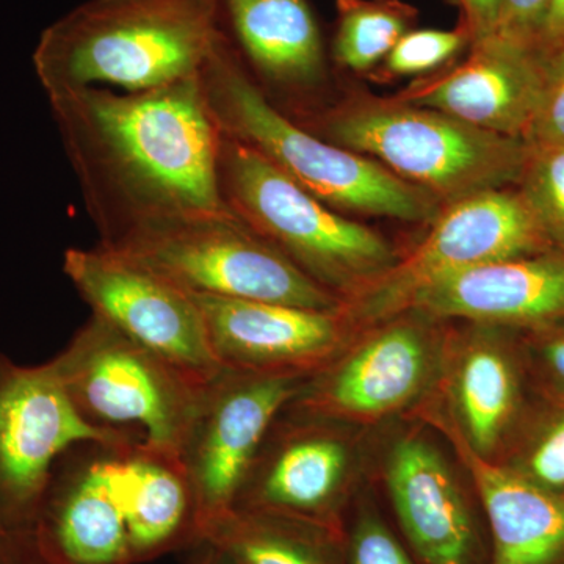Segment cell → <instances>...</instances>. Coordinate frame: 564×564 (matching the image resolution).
Returning <instances> with one entry per match:
<instances>
[{
  "label": "cell",
  "instance_id": "obj_1",
  "mask_svg": "<svg viewBox=\"0 0 564 564\" xmlns=\"http://www.w3.org/2000/svg\"><path fill=\"white\" fill-rule=\"evenodd\" d=\"M47 101L99 243L154 218L229 210L218 181L223 133L198 76Z\"/></svg>",
  "mask_w": 564,
  "mask_h": 564
},
{
  "label": "cell",
  "instance_id": "obj_2",
  "mask_svg": "<svg viewBox=\"0 0 564 564\" xmlns=\"http://www.w3.org/2000/svg\"><path fill=\"white\" fill-rule=\"evenodd\" d=\"M221 9L223 0H87L41 33L33 68L47 98L191 79L225 31Z\"/></svg>",
  "mask_w": 564,
  "mask_h": 564
},
{
  "label": "cell",
  "instance_id": "obj_3",
  "mask_svg": "<svg viewBox=\"0 0 564 564\" xmlns=\"http://www.w3.org/2000/svg\"><path fill=\"white\" fill-rule=\"evenodd\" d=\"M198 77L223 135L261 154L333 209L402 221H433L443 209L430 193L278 110L252 80L226 31Z\"/></svg>",
  "mask_w": 564,
  "mask_h": 564
},
{
  "label": "cell",
  "instance_id": "obj_4",
  "mask_svg": "<svg viewBox=\"0 0 564 564\" xmlns=\"http://www.w3.org/2000/svg\"><path fill=\"white\" fill-rule=\"evenodd\" d=\"M383 165L443 206L519 185L529 141L467 124L440 110L372 95L348 96L302 124Z\"/></svg>",
  "mask_w": 564,
  "mask_h": 564
},
{
  "label": "cell",
  "instance_id": "obj_5",
  "mask_svg": "<svg viewBox=\"0 0 564 564\" xmlns=\"http://www.w3.org/2000/svg\"><path fill=\"white\" fill-rule=\"evenodd\" d=\"M195 295L336 311V295L311 280L231 210L172 215L98 243Z\"/></svg>",
  "mask_w": 564,
  "mask_h": 564
},
{
  "label": "cell",
  "instance_id": "obj_6",
  "mask_svg": "<svg viewBox=\"0 0 564 564\" xmlns=\"http://www.w3.org/2000/svg\"><path fill=\"white\" fill-rule=\"evenodd\" d=\"M218 181L228 209L329 292L378 280L397 263L383 236L315 198L261 154L225 135Z\"/></svg>",
  "mask_w": 564,
  "mask_h": 564
},
{
  "label": "cell",
  "instance_id": "obj_7",
  "mask_svg": "<svg viewBox=\"0 0 564 564\" xmlns=\"http://www.w3.org/2000/svg\"><path fill=\"white\" fill-rule=\"evenodd\" d=\"M51 364L82 417L176 455L206 384L93 314Z\"/></svg>",
  "mask_w": 564,
  "mask_h": 564
},
{
  "label": "cell",
  "instance_id": "obj_8",
  "mask_svg": "<svg viewBox=\"0 0 564 564\" xmlns=\"http://www.w3.org/2000/svg\"><path fill=\"white\" fill-rule=\"evenodd\" d=\"M137 434L82 417L51 361L21 366L0 352V532H32L52 467L68 448Z\"/></svg>",
  "mask_w": 564,
  "mask_h": 564
},
{
  "label": "cell",
  "instance_id": "obj_9",
  "mask_svg": "<svg viewBox=\"0 0 564 564\" xmlns=\"http://www.w3.org/2000/svg\"><path fill=\"white\" fill-rule=\"evenodd\" d=\"M63 272L91 314L133 343L202 383L220 372L193 293L99 245L66 250Z\"/></svg>",
  "mask_w": 564,
  "mask_h": 564
},
{
  "label": "cell",
  "instance_id": "obj_10",
  "mask_svg": "<svg viewBox=\"0 0 564 564\" xmlns=\"http://www.w3.org/2000/svg\"><path fill=\"white\" fill-rule=\"evenodd\" d=\"M300 388V378L228 369L204 384L177 451L198 505L202 532L212 519L231 510L270 425Z\"/></svg>",
  "mask_w": 564,
  "mask_h": 564
},
{
  "label": "cell",
  "instance_id": "obj_11",
  "mask_svg": "<svg viewBox=\"0 0 564 564\" xmlns=\"http://www.w3.org/2000/svg\"><path fill=\"white\" fill-rule=\"evenodd\" d=\"M429 236L395 263L367 296V313L402 310L423 285L467 267L541 254L551 248L543 226L519 191L497 188L441 209Z\"/></svg>",
  "mask_w": 564,
  "mask_h": 564
},
{
  "label": "cell",
  "instance_id": "obj_12",
  "mask_svg": "<svg viewBox=\"0 0 564 564\" xmlns=\"http://www.w3.org/2000/svg\"><path fill=\"white\" fill-rule=\"evenodd\" d=\"M124 441L77 444L55 462L32 530L47 564H135L115 466Z\"/></svg>",
  "mask_w": 564,
  "mask_h": 564
},
{
  "label": "cell",
  "instance_id": "obj_13",
  "mask_svg": "<svg viewBox=\"0 0 564 564\" xmlns=\"http://www.w3.org/2000/svg\"><path fill=\"white\" fill-rule=\"evenodd\" d=\"M229 39L265 98L304 124L328 84L325 41L310 0H223Z\"/></svg>",
  "mask_w": 564,
  "mask_h": 564
},
{
  "label": "cell",
  "instance_id": "obj_14",
  "mask_svg": "<svg viewBox=\"0 0 564 564\" xmlns=\"http://www.w3.org/2000/svg\"><path fill=\"white\" fill-rule=\"evenodd\" d=\"M541 87L543 52L492 35L474 43L463 63L421 77L393 98L525 140Z\"/></svg>",
  "mask_w": 564,
  "mask_h": 564
},
{
  "label": "cell",
  "instance_id": "obj_15",
  "mask_svg": "<svg viewBox=\"0 0 564 564\" xmlns=\"http://www.w3.org/2000/svg\"><path fill=\"white\" fill-rule=\"evenodd\" d=\"M221 369L299 378L340 343L336 311L195 295Z\"/></svg>",
  "mask_w": 564,
  "mask_h": 564
},
{
  "label": "cell",
  "instance_id": "obj_16",
  "mask_svg": "<svg viewBox=\"0 0 564 564\" xmlns=\"http://www.w3.org/2000/svg\"><path fill=\"white\" fill-rule=\"evenodd\" d=\"M404 307L477 322L543 323L564 317V256L500 259L444 274Z\"/></svg>",
  "mask_w": 564,
  "mask_h": 564
},
{
  "label": "cell",
  "instance_id": "obj_17",
  "mask_svg": "<svg viewBox=\"0 0 564 564\" xmlns=\"http://www.w3.org/2000/svg\"><path fill=\"white\" fill-rule=\"evenodd\" d=\"M347 464V448L332 434L300 425L276 432L272 423L232 508L322 524L344 484Z\"/></svg>",
  "mask_w": 564,
  "mask_h": 564
},
{
  "label": "cell",
  "instance_id": "obj_18",
  "mask_svg": "<svg viewBox=\"0 0 564 564\" xmlns=\"http://www.w3.org/2000/svg\"><path fill=\"white\" fill-rule=\"evenodd\" d=\"M386 478L397 518L423 563L473 564V516L451 467L432 444L419 437L400 441Z\"/></svg>",
  "mask_w": 564,
  "mask_h": 564
},
{
  "label": "cell",
  "instance_id": "obj_19",
  "mask_svg": "<svg viewBox=\"0 0 564 564\" xmlns=\"http://www.w3.org/2000/svg\"><path fill=\"white\" fill-rule=\"evenodd\" d=\"M426 369L429 351L421 334L413 326H392L345 359L317 388H300L291 403L311 414L377 417L410 402L422 388Z\"/></svg>",
  "mask_w": 564,
  "mask_h": 564
},
{
  "label": "cell",
  "instance_id": "obj_20",
  "mask_svg": "<svg viewBox=\"0 0 564 564\" xmlns=\"http://www.w3.org/2000/svg\"><path fill=\"white\" fill-rule=\"evenodd\" d=\"M120 474L128 497L133 563L191 549L202 538V518L187 474L176 454L143 436L120 451Z\"/></svg>",
  "mask_w": 564,
  "mask_h": 564
},
{
  "label": "cell",
  "instance_id": "obj_21",
  "mask_svg": "<svg viewBox=\"0 0 564 564\" xmlns=\"http://www.w3.org/2000/svg\"><path fill=\"white\" fill-rule=\"evenodd\" d=\"M466 455L491 524V564H563L564 491Z\"/></svg>",
  "mask_w": 564,
  "mask_h": 564
},
{
  "label": "cell",
  "instance_id": "obj_22",
  "mask_svg": "<svg viewBox=\"0 0 564 564\" xmlns=\"http://www.w3.org/2000/svg\"><path fill=\"white\" fill-rule=\"evenodd\" d=\"M199 541L218 545L236 564H336L322 524L263 511L232 508L207 522Z\"/></svg>",
  "mask_w": 564,
  "mask_h": 564
},
{
  "label": "cell",
  "instance_id": "obj_23",
  "mask_svg": "<svg viewBox=\"0 0 564 564\" xmlns=\"http://www.w3.org/2000/svg\"><path fill=\"white\" fill-rule=\"evenodd\" d=\"M456 399L470 448L488 454L510 422L516 403L514 373L502 352L480 345L463 359Z\"/></svg>",
  "mask_w": 564,
  "mask_h": 564
},
{
  "label": "cell",
  "instance_id": "obj_24",
  "mask_svg": "<svg viewBox=\"0 0 564 564\" xmlns=\"http://www.w3.org/2000/svg\"><path fill=\"white\" fill-rule=\"evenodd\" d=\"M332 57L340 68L370 74L413 31L417 9L403 0H336Z\"/></svg>",
  "mask_w": 564,
  "mask_h": 564
},
{
  "label": "cell",
  "instance_id": "obj_25",
  "mask_svg": "<svg viewBox=\"0 0 564 564\" xmlns=\"http://www.w3.org/2000/svg\"><path fill=\"white\" fill-rule=\"evenodd\" d=\"M469 29L459 21L452 31L413 29L404 33L388 57L369 74L375 82H389L402 77H423L436 73L463 51L473 46Z\"/></svg>",
  "mask_w": 564,
  "mask_h": 564
},
{
  "label": "cell",
  "instance_id": "obj_26",
  "mask_svg": "<svg viewBox=\"0 0 564 564\" xmlns=\"http://www.w3.org/2000/svg\"><path fill=\"white\" fill-rule=\"evenodd\" d=\"M519 187L552 243L564 247V144H530Z\"/></svg>",
  "mask_w": 564,
  "mask_h": 564
},
{
  "label": "cell",
  "instance_id": "obj_27",
  "mask_svg": "<svg viewBox=\"0 0 564 564\" xmlns=\"http://www.w3.org/2000/svg\"><path fill=\"white\" fill-rule=\"evenodd\" d=\"M525 140L532 147L564 144V47L543 52V87Z\"/></svg>",
  "mask_w": 564,
  "mask_h": 564
},
{
  "label": "cell",
  "instance_id": "obj_28",
  "mask_svg": "<svg viewBox=\"0 0 564 564\" xmlns=\"http://www.w3.org/2000/svg\"><path fill=\"white\" fill-rule=\"evenodd\" d=\"M350 564L414 563L380 519L362 516L352 533Z\"/></svg>",
  "mask_w": 564,
  "mask_h": 564
},
{
  "label": "cell",
  "instance_id": "obj_29",
  "mask_svg": "<svg viewBox=\"0 0 564 564\" xmlns=\"http://www.w3.org/2000/svg\"><path fill=\"white\" fill-rule=\"evenodd\" d=\"M533 481L554 491H564V417L544 434L529 459Z\"/></svg>",
  "mask_w": 564,
  "mask_h": 564
},
{
  "label": "cell",
  "instance_id": "obj_30",
  "mask_svg": "<svg viewBox=\"0 0 564 564\" xmlns=\"http://www.w3.org/2000/svg\"><path fill=\"white\" fill-rule=\"evenodd\" d=\"M549 2L551 0H500L494 35L533 46L534 33Z\"/></svg>",
  "mask_w": 564,
  "mask_h": 564
},
{
  "label": "cell",
  "instance_id": "obj_31",
  "mask_svg": "<svg viewBox=\"0 0 564 564\" xmlns=\"http://www.w3.org/2000/svg\"><path fill=\"white\" fill-rule=\"evenodd\" d=\"M456 6L462 9V22L473 33L474 43L494 35L500 0H456Z\"/></svg>",
  "mask_w": 564,
  "mask_h": 564
},
{
  "label": "cell",
  "instance_id": "obj_32",
  "mask_svg": "<svg viewBox=\"0 0 564 564\" xmlns=\"http://www.w3.org/2000/svg\"><path fill=\"white\" fill-rule=\"evenodd\" d=\"M0 564H47L33 532H0Z\"/></svg>",
  "mask_w": 564,
  "mask_h": 564
},
{
  "label": "cell",
  "instance_id": "obj_33",
  "mask_svg": "<svg viewBox=\"0 0 564 564\" xmlns=\"http://www.w3.org/2000/svg\"><path fill=\"white\" fill-rule=\"evenodd\" d=\"M533 47L540 52H552L564 47V0H551L543 14Z\"/></svg>",
  "mask_w": 564,
  "mask_h": 564
},
{
  "label": "cell",
  "instance_id": "obj_34",
  "mask_svg": "<svg viewBox=\"0 0 564 564\" xmlns=\"http://www.w3.org/2000/svg\"><path fill=\"white\" fill-rule=\"evenodd\" d=\"M188 551H191V554H188L185 564H236L228 552L223 551L214 543H209V541H199V543L192 545Z\"/></svg>",
  "mask_w": 564,
  "mask_h": 564
},
{
  "label": "cell",
  "instance_id": "obj_35",
  "mask_svg": "<svg viewBox=\"0 0 564 564\" xmlns=\"http://www.w3.org/2000/svg\"><path fill=\"white\" fill-rule=\"evenodd\" d=\"M544 358L549 367H551L552 372H554L560 380L564 381V337H560V339L552 340L551 344H547V347L544 348Z\"/></svg>",
  "mask_w": 564,
  "mask_h": 564
},
{
  "label": "cell",
  "instance_id": "obj_36",
  "mask_svg": "<svg viewBox=\"0 0 564 564\" xmlns=\"http://www.w3.org/2000/svg\"><path fill=\"white\" fill-rule=\"evenodd\" d=\"M447 2L455 3L456 6V0H447Z\"/></svg>",
  "mask_w": 564,
  "mask_h": 564
}]
</instances>
